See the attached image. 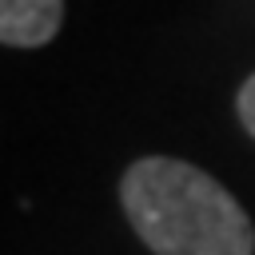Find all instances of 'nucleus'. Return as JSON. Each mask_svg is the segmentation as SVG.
Segmentation results:
<instances>
[{"label":"nucleus","instance_id":"f257e3e1","mask_svg":"<svg viewBox=\"0 0 255 255\" xmlns=\"http://www.w3.org/2000/svg\"><path fill=\"white\" fill-rule=\"evenodd\" d=\"M135 235L155 255H251L255 227L239 199L203 167L171 155L135 159L120 183Z\"/></svg>","mask_w":255,"mask_h":255},{"label":"nucleus","instance_id":"f03ea898","mask_svg":"<svg viewBox=\"0 0 255 255\" xmlns=\"http://www.w3.org/2000/svg\"><path fill=\"white\" fill-rule=\"evenodd\" d=\"M64 24V0H0V40L8 48H40Z\"/></svg>","mask_w":255,"mask_h":255},{"label":"nucleus","instance_id":"7ed1b4c3","mask_svg":"<svg viewBox=\"0 0 255 255\" xmlns=\"http://www.w3.org/2000/svg\"><path fill=\"white\" fill-rule=\"evenodd\" d=\"M235 108H239V120H243V128L255 135V76L239 88V100H235Z\"/></svg>","mask_w":255,"mask_h":255}]
</instances>
